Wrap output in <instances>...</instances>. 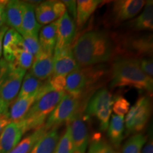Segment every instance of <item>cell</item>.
<instances>
[{"instance_id":"cell-1","label":"cell","mask_w":153,"mask_h":153,"mask_svg":"<svg viewBox=\"0 0 153 153\" xmlns=\"http://www.w3.org/2000/svg\"><path fill=\"white\" fill-rule=\"evenodd\" d=\"M80 68L107 62L115 52L111 38L103 30H91L84 33L72 48Z\"/></svg>"},{"instance_id":"cell-2","label":"cell","mask_w":153,"mask_h":153,"mask_svg":"<svg viewBox=\"0 0 153 153\" xmlns=\"http://www.w3.org/2000/svg\"><path fill=\"white\" fill-rule=\"evenodd\" d=\"M125 87L152 93V78L146 75L141 70L139 59L121 56L117 57L113 63L110 87Z\"/></svg>"},{"instance_id":"cell-3","label":"cell","mask_w":153,"mask_h":153,"mask_svg":"<svg viewBox=\"0 0 153 153\" xmlns=\"http://www.w3.org/2000/svg\"><path fill=\"white\" fill-rule=\"evenodd\" d=\"M44 83L37 99L30 107L28 112L21 122L24 125L26 133L36 130L44 125L53 111L65 94V91L49 90Z\"/></svg>"},{"instance_id":"cell-4","label":"cell","mask_w":153,"mask_h":153,"mask_svg":"<svg viewBox=\"0 0 153 153\" xmlns=\"http://www.w3.org/2000/svg\"><path fill=\"white\" fill-rule=\"evenodd\" d=\"M104 74L105 70L101 67H92L72 72L66 76L65 91L80 99Z\"/></svg>"},{"instance_id":"cell-5","label":"cell","mask_w":153,"mask_h":153,"mask_svg":"<svg viewBox=\"0 0 153 153\" xmlns=\"http://www.w3.org/2000/svg\"><path fill=\"white\" fill-rule=\"evenodd\" d=\"M114 101L110 91L106 88H102L94 94L86 106V114L97 118L100 129L103 131H106L108 127Z\"/></svg>"},{"instance_id":"cell-6","label":"cell","mask_w":153,"mask_h":153,"mask_svg":"<svg viewBox=\"0 0 153 153\" xmlns=\"http://www.w3.org/2000/svg\"><path fill=\"white\" fill-rule=\"evenodd\" d=\"M26 73V70L11 65V70L0 86V116L7 118L9 107L19 94Z\"/></svg>"},{"instance_id":"cell-7","label":"cell","mask_w":153,"mask_h":153,"mask_svg":"<svg viewBox=\"0 0 153 153\" xmlns=\"http://www.w3.org/2000/svg\"><path fill=\"white\" fill-rule=\"evenodd\" d=\"M80 100L73 96L66 94L61 99L59 104L47 118L45 126L48 131L52 128H58L63 123H68L71 118L79 112Z\"/></svg>"},{"instance_id":"cell-8","label":"cell","mask_w":153,"mask_h":153,"mask_svg":"<svg viewBox=\"0 0 153 153\" xmlns=\"http://www.w3.org/2000/svg\"><path fill=\"white\" fill-rule=\"evenodd\" d=\"M151 102L149 97L143 96L130 108L124 119L126 134L139 133L145 128L150 118Z\"/></svg>"},{"instance_id":"cell-9","label":"cell","mask_w":153,"mask_h":153,"mask_svg":"<svg viewBox=\"0 0 153 153\" xmlns=\"http://www.w3.org/2000/svg\"><path fill=\"white\" fill-rule=\"evenodd\" d=\"M71 135L73 153H85L89 143V132L81 112L67 123Z\"/></svg>"},{"instance_id":"cell-10","label":"cell","mask_w":153,"mask_h":153,"mask_svg":"<svg viewBox=\"0 0 153 153\" xmlns=\"http://www.w3.org/2000/svg\"><path fill=\"white\" fill-rule=\"evenodd\" d=\"M120 51L129 53L128 57H150L152 55V36H130L120 43Z\"/></svg>"},{"instance_id":"cell-11","label":"cell","mask_w":153,"mask_h":153,"mask_svg":"<svg viewBox=\"0 0 153 153\" xmlns=\"http://www.w3.org/2000/svg\"><path fill=\"white\" fill-rule=\"evenodd\" d=\"M144 0H119L114 1L111 17L115 24L129 20L135 16L144 7Z\"/></svg>"},{"instance_id":"cell-12","label":"cell","mask_w":153,"mask_h":153,"mask_svg":"<svg viewBox=\"0 0 153 153\" xmlns=\"http://www.w3.org/2000/svg\"><path fill=\"white\" fill-rule=\"evenodd\" d=\"M76 33V24L68 11L58 20L57 28V40L54 53L70 46Z\"/></svg>"},{"instance_id":"cell-13","label":"cell","mask_w":153,"mask_h":153,"mask_svg":"<svg viewBox=\"0 0 153 153\" xmlns=\"http://www.w3.org/2000/svg\"><path fill=\"white\" fill-rule=\"evenodd\" d=\"M78 63L72 53L71 46L53 54V75L68 76L71 72L80 70Z\"/></svg>"},{"instance_id":"cell-14","label":"cell","mask_w":153,"mask_h":153,"mask_svg":"<svg viewBox=\"0 0 153 153\" xmlns=\"http://www.w3.org/2000/svg\"><path fill=\"white\" fill-rule=\"evenodd\" d=\"M30 72L41 81L51 77L53 74V53L41 50L34 57Z\"/></svg>"},{"instance_id":"cell-15","label":"cell","mask_w":153,"mask_h":153,"mask_svg":"<svg viewBox=\"0 0 153 153\" xmlns=\"http://www.w3.org/2000/svg\"><path fill=\"white\" fill-rule=\"evenodd\" d=\"M36 6L32 3L24 1L23 4V16L20 34L38 36L41 26L37 22L35 15Z\"/></svg>"},{"instance_id":"cell-16","label":"cell","mask_w":153,"mask_h":153,"mask_svg":"<svg viewBox=\"0 0 153 153\" xmlns=\"http://www.w3.org/2000/svg\"><path fill=\"white\" fill-rule=\"evenodd\" d=\"M22 36L14 28H9L6 32L3 40L2 54L7 62H13L14 53L17 49L22 48Z\"/></svg>"},{"instance_id":"cell-17","label":"cell","mask_w":153,"mask_h":153,"mask_svg":"<svg viewBox=\"0 0 153 153\" xmlns=\"http://www.w3.org/2000/svg\"><path fill=\"white\" fill-rule=\"evenodd\" d=\"M24 1L19 0L7 1L5 6L6 23L11 28H14L20 33L23 16Z\"/></svg>"},{"instance_id":"cell-18","label":"cell","mask_w":153,"mask_h":153,"mask_svg":"<svg viewBox=\"0 0 153 153\" xmlns=\"http://www.w3.org/2000/svg\"><path fill=\"white\" fill-rule=\"evenodd\" d=\"M37 97L28 98H16L9 108L7 118L10 122H19L22 120L35 102Z\"/></svg>"},{"instance_id":"cell-19","label":"cell","mask_w":153,"mask_h":153,"mask_svg":"<svg viewBox=\"0 0 153 153\" xmlns=\"http://www.w3.org/2000/svg\"><path fill=\"white\" fill-rule=\"evenodd\" d=\"M58 20L46 25L40 30L38 38L41 50L54 54V50L57 40V28Z\"/></svg>"},{"instance_id":"cell-20","label":"cell","mask_w":153,"mask_h":153,"mask_svg":"<svg viewBox=\"0 0 153 153\" xmlns=\"http://www.w3.org/2000/svg\"><path fill=\"white\" fill-rule=\"evenodd\" d=\"M59 140L58 128L50 129L38 140L29 153H53Z\"/></svg>"},{"instance_id":"cell-21","label":"cell","mask_w":153,"mask_h":153,"mask_svg":"<svg viewBox=\"0 0 153 153\" xmlns=\"http://www.w3.org/2000/svg\"><path fill=\"white\" fill-rule=\"evenodd\" d=\"M108 137L110 142L115 148L118 149L123 139L125 122L124 116L113 115L108 128Z\"/></svg>"},{"instance_id":"cell-22","label":"cell","mask_w":153,"mask_h":153,"mask_svg":"<svg viewBox=\"0 0 153 153\" xmlns=\"http://www.w3.org/2000/svg\"><path fill=\"white\" fill-rule=\"evenodd\" d=\"M76 2V26L78 28H82L101 1L99 0H78Z\"/></svg>"},{"instance_id":"cell-23","label":"cell","mask_w":153,"mask_h":153,"mask_svg":"<svg viewBox=\"0 0 153 153\" xmlns=\"http://www.w3.org/2000/svg\"><path fill=\"white\" fill-rule=\"evenodd\" d=\"M43 83V81L37 79L30 72H28L25 74L23 79L17 98L38 97V94L41 90Z\"/></svg>"},{"instance_id":"cell-24","label":"cell","mask_w":153,"mask_h":153,"mask_svg":"<svg viewBox=\"0 0 153 153\" xmlns=\"http://www.w3.org/2000/svg\"><path fill=\"white\" fill-rule=\"evenodd\" d=\"M129 26L136 30H151L153 29V1L145 3L144 10L139 16L130 23Z\"/></svg>"},{"instance_id":"cell-25","label":"cell","mask_w":153,"mask_h":153,"mask_svg":"<svg viewBox=\"0 0 153 153\" xmlns=\"http://www.w3.org/2000/svg\"><path fill=\"white\" fill-rule=\"evenodd\" d=\"M48 131L44 125L39 128L36 129L33 133L28 135L22 139L9 153H29L38 140L43 136Z\"/></svg>"},{"instance_id":"cell-26","label":"cell","mask_w":153,"mask_h":153,"mask_svg":"<svg viewBox=\"0 0 153 153\" xmlns=\"http://www.w3.org/2000/svg\"><path fill=\"white\" fill-rule=\"evenodd\" d=\"M54 1L41 2L35 7V15L37 22L40 25H48L57 20L53 9Z\"/></svg>"},{"instance_id":"cell-27","label":"cell","mask_w":153,"mask_h":153,"mask_svg":"<svg viewBox=\"0 0 153 153\" xmlns=\"http://www.w3.org/2000/svg\"><path fill=\"white\" fill-rule=\"evenodd\" d=\"M146 141L147 137L143 134H134L123 144L121 153H141Z\"/></svg>"},{"instance_id":"cell-28","label":"cell","mask_w":153,"mask_h":153,"mask_svg":"<svg viewBox=\"0 0 153 153\" xmlns=\"http://www.w3.org/2000/svg\"><path fill=\"white\" fill-rule=\"evenodd\" d=\"M33 59L34 56L21 48L14 53V60L10 64L14 68H22L26 71L31 67Z\"/></svg>"},{"instance_id":"cell-29","label":"cell","mask_w":153,"mask_h":153,"mask_svg":"<svg viewBox=\"0 0 153 153\" xmlns=\"http://www.w3.org/2000/svg\"><path fill=\"white\" fill-rule=\"evenodd\" d=\"M88 153H120L113 145L100 137L93 139L89 145Z\"/></svg>"},{"instance_id":"cell-30","label":"cell","mask_w":153,"mask_h":153,"mask_svg":"<svg viewBox=\"0 0 153 153\" xmlns=\"http://www.w3.org/2000/svg\"><path fill=\"white\" fill-rule=\"evenodd\" d=\"M53 153H73L71 135L69 126L67 125L66 131L59 140Z\"/></svg>"},{"instance_id":"cell-31","label":"cell","mask_w":153,"mask_h":153,"mask_svg":"<svg viewBox=\"0 0 153 153\" xmlns=\"http://www.w3.org/2000/svg\"><path fill=\"white\" fill-rule=\"evenodd\" d=\"M23 41L22 44V48L27 51L30 54L35 57L41 51L38 37L35 36L26 35L22 36Z\"/></svg>"},{"instance_id":"cell-32","label":"cell","mask_w":153,"mask_h":153,"mask_svg":"<svg viewBox=\"0 0 153 153\" xmlns=\"http://www.w3.org/2000/svg\"><path fill=\"white\" fill-rule=\"evenodd\" d=\"M130 109V103L127 99L123 97H118L114 99L112 106V110L115 115L119 116H124Z\"/></svg>"},{"instance_id":"cell-33","label":"cell","mask_w":153,"mask_h":153,"mask_svg":"<svg viewBox=\"0 0 153 153\" xmlns=\"http://www.w3.org/2000/svg\"><path fill=\"white\" fill-rule=\"evenodd\" d=\"M47 84L51 91H65L66 76L53 75L47 79Z\"/></svg>"},{"instance_id":"cell-34","label":"cell","mask_w":153,"mask_h":153,"mask_svg":"<svg viewBox=\"0 0 153 153\" xmlns=\"http://www.w3.org/2000/svg\"><path fill=\"white\" fill-rule=\"evenodd\" d=\"M140 65L143 72L150 77L152 78L153 76V63L152 59L150 57H144V58L139 60Z\"/></svg>"},{"instance_id":"cell-35","label":"cell","mask_w":153,"mask_h":153,"mask_svg":"<svg viewBox=\"0 0 153 153\" xmlns=\"http://www.w3.org/2000/svg\"><path fill=\"white\" fill-rule=\"evenodd\" d=\"M53 9H54L55 14L56 15L57 19H60L67 11L65 5L62 1H54Z\"/></svg>"},{"instance_id":"cell-36","label":"cell","mask_w":153,"mask_h":153,"mask_svg":"<svg viewBox=\"0 0 153 153\" xmlns=\"http://www.w3.org/2000/svg\"><path fill=\"white\" fill-rule=\"evenodd\" d=\"M62 2L64 3L65 5L66 9H68L69 12L71 14L72 17H73V19H76V1H62Z\"/></svg>"},{"instance_id":"cell-37","label":"cell","mask_w":153,"mask_h":153,"mask_svg":"<svg viewBox=\"0 0 153 153\" xmlns=\"http://www.w3.org/2000/svg\"><path fill=\"white\" fill-rule=\"evenodd\" d=\"M7 1H0V28L4 26L6 23L5 6Z\"/></svg>"},{"instance_id":"cell-38","label":"cell","mask_w":153,"mask_h":153,"mask_svg":"<svg viewBox=\"0 0 153 153\" xmlns=\"http://www.w3.org/2000/svg\"><path fill=\"white\" fill-rule=\"evenodd\" d=\"M9 28V26H6V25L1 26V27L0 28V57H1V55H2V45H3L4 37L6 32L8 30Z\"/></svg>"},{"instance_id":"cell-39","label":"cell","mask_w":153,"mask_h":153,"mask_svg":"<svg viewBox=\"0 0 153 153\" xmlns=\"http://www.w3.org/2000/svg\"><path fill=\"white\" fill-rule=\"evenodd\" d=\"M141 153H153V143L152 138L149 140L147 145L143 148Z\"/></svg>"},{"instance_id":"cell-40","label":"cell","mask_w":153,"mask_h":153,"mask_svg":"<svg viewBox=\"0 0 153 153\" xmlns=\"http://www.w3.org/2000/svg\"><path fill=\"white\" fill-rule=\"evenodd\" d=\"M10 123L9 119L4 116H0V133L2 132L4 128Z\"/></svg>"},{"instance_id":"cell-41","label":"cell","mask_w":153,"mask_h":153,"mask_svg":"<svg viewBox=\"0 0 153 153\" xmlns=\"http://www.w3.org/2000/svg\"><path fill=\"white\" fill-rule=\"evenodd\" d=\"M0 114H1V108H0Z\"/></svg>"}]
</instances>
